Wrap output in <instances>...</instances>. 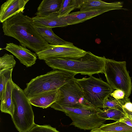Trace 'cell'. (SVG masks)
I'll return each instance as SVG.
<instances>
[{"instance_id": "1", "label": "cell", "mask_w": 132, "mask_h": 132, "mask_svg": "<svg viewBox=\"0 0 132 132\" xmlns=\"http://www.w3.org/2000/svg\"><path fill=\"white\" fill-rule=\"evenodd\" d=\"M20 11L2 23L4 34L17 40L21 45L35 52H39L48 47V44L35 27L32 18Z\"/></svg>"}, {"instance_id": "2", "label": "cell", "mask_w": 132, "mask_h": 132, "mask_svg": "<svg viewBox=\"0 0 132 132\" xmlns=\"http://www.w3.org/2000/svg\"><path fill=\"white\" fill-rule=\"evenodd\" d=\"M106 59L104 56H98L88 51L77 59L51 57L44 61L53 70L65 71L76 75L80 74L90 76L104 73Z\"/></svg>"}, {"instance_id": "3", "label": "cell", "mask_w": 132, "mask_h": 132, "mask_svg": "<svg viewBox=\"0 0 132 132\" xmlns=\"http://www.w3.org/2000/svg\"><path fill=\"white\" fill-rule=\"evenodd\" d=\"M76 75L65 71L53 70L32 79L24 90L28 99L43 93L59 89Z\"/></svg>"}, {"instance_id": "4", "label": "cell", "mask_w": 132, "mask_h": 132, "mask_svg": "<svg viewBox=\"0 0 132 132\" xmlns=\"http://www.w3.org/2000/svg\"><path fill=\"white\" fill-rule=\"evenodd\" d=\"M14 84L12 99L14 109L12 119L19 132H27L36 125L32 105L24 90Z\"/></svg>"}, {"instance_id": "5", "label": "cell", "mask_w": 132, "mask_h": 132, "mask_svg": "<svg viewBox=\"0 0 132 132\" xmlns=\"http://www.w3.org/2000/svg\"><path fill=\"white\" fill-rule=\"evenodd\" d=\"M74 79L82 90L85 99L95 108H103L105 100L114 91L110 85L100 78L92 76L88 78Z\"/></svg>"}, {"instance_id": "6", "label": "cell", "mask_w": 132, "mask_h": 132, "mask_svg": "<svg viewBox=\"0 0 132 132\" xmlns=\"http://www.w3.org/2000/svg\"><path fill=\"white\" fill-rule=\"evenodd\" d=\"M52 108L64 112L72 121L70 125H73L81 129L92 130L99 128L106 120L100 118L97 115L101 110L100 108H71L64 106Z\"/></svg>"}, {"instance_id": "7", "label": "cell", "mask_w": 132, "mask_h": 132, "mask_svg": "<svg viewBox=\"0 0 132 132\" xmlns=\"http://www.w3.org/2000/svg\"><path fill=\"white\" fill-rule=\"evenodd\" d=\"M104 73L108 83L114 90H122L128 98L131 93L132 83L125 61L106 59Z\"/></svg>"}, {"instance_id": "8", "label": "cell", "mask_w": 132, "mask_h": 132, "mask_svg": "<svg viewBox=\"0 0 132 132\" xmlns=\"http://www.w3.org/2000/svg\"><path fill=\"white\" fill-rule=\"evenodd\" d=\"M74 79L59 89L58 98L51 106V108L57 106H64L71 108H95L85 99L82 90Z\"/></svg>"}, {"instance_id": "9", "label": "cell", "mask_w": 132, "mask_h": 132, "mask_svg": "<svg viewBox=\"0 0 132 132\" xmlns=\"http://www.w3.org/2000/svg\"><path fill=\"white\" fill-rule=\"evenodd\" d=\"M86 52L69 42L62 45H50L48 47L35 53L39 60H44L51 57L77 59L84 55Z\"/></svg>"}, {"instance_id": "10", "label": "cell", "mask_w": 132, "mask_h": 132, "mask_svg": "<svg viewBox=\"0 0 132 132\" xmlns=\"http://www.w3.org/2000/svg\"><path fill=\"white\" fill-rule=\"evenodd\" d=\"M5 49L12 54L20 62L27 67H31L36 63V53L31 52L26 47L13 43L6 44Z\"/></svg>"}, {"instance_id": "11", "label": "cell", "mask_w": 132, "mask_h": 132, "mask_svg": "<svg viewBox=\"0 0 132 132\" xmlns=\"http://www.w3.org/2000/svg\"><path fill=\"white\" fill-rule=\"evenodd\" d=\"M111 10L110 9H103L80 11L71 13L61 17V18L68 26L72 25L83 22Z\"/></svg>"}, {"instance_id": "12", "label": "cell", "mask_w": 132, "mask_h": 132, "mask_svg": "<svg viewBox=\"0 0 132 132\" xmlns=\"http://www.w3.org/2000/svg\"><path fill=\"white\" fill-rule=\"evenodd\" d=\"M29 0H7L1 6L0 21L2 23L9 18L21 11L24 12L25 6Z\"/></svg>"}, {"instance_id": "13", "label": "cell", "mask_w": 132, "mask_h": 132, "mask_svg": "<svg viewBox=\"0 0 132 132\" xmlns=\"http://www.w3.org/2000/svg\"><path fill=\"white\" fill-rule=\"evenodd\" d=\"M123 4L121 2L108 3L100 0H81L78 9L80 11L103 9L119 10L122 9Z\"/></svg>"}, {"instance_id": "14", "label": "cell", "mask_w": 132, "mask_h": 132, "mask_svg": "<svg viewBox=\"0 0 132 132\" xmlns=\"http://www.w3.org/2000/svg\"><path fill=\"white\" fill-rule=\"evenodd\" d=\"M59 94L58 89L45 92L28 99L32 105L43 109L46 108L50 107L57 100Z\"/></svg>"}, {"instance_id": "15", "label": "cell", "mask_w": 132, "mask_h": 132, "mask_svg": "<svg viewBox=\"0 0 132 132\" xmlns=\"http://www.w3.org/2000/svg\"><path fill=\"white\" fill-rule=\"evenodd\" d=\"M35 25L53 28L64 27L68 26L58 16V13L51 14L43 16H36L32 18Z\"/></svg>"}, {"instance_id": "16", "label": "cell", "mask_w": 132, "mask_h": 132, "mask_svg": "<svg viewBox=\"0 0 132 132\" xmlns=\"http://www.w3.org/2000/svg\"><path fill=\"white\" fill-rule=\"evenodd\" d=\"M12 79H10L6 85L5 91L1 98L0 110L2 112L7 113L11 116L14 111V106L12 99V92L14 86Z\"/></svg>"}, {"instance_id": "17", "label": "cell", "mask_w": 132, "mask_h": 132, "mask_svg": "<svg viewBox=\"0 0 132 132\" xmlns=\"http://www.w3.org/2000/svg\"><path fill=\"white\" fill-rule=\"evenodd\" d=\"M62 1L63 0H43L39 5L35 14L41 17L58 13Z\"/></svg>"}, {"instance_id": "18", "label": "cell", "mask_w": 132, "mask_h": 132, "mask_svg": "<svg viewBox=\"0 0 132 132\" xmlns=\"http://www.w3.org/2000/svg\"><path fill=\"white\" fill-rule=\"evenodd\" d=\"M35 27L42 37L50 45H62L69 42L64 40L55 35L53 31L52 28L35 25Z\"/></svg>"}, {"instance_id": "19", "label": "cell", "mask_w": 132, "mask_h": 132, "mask_svg": "<svg viewBox=\"0 0 132 132\" xmlns=\"http://www.w3.org/2000/svg\"><path fill=\"white\" fill-rule=\"evenodd\" d=\"M98 117L106 120H111L120 121L126 116L123 108L122 109H109L101 110L98 113Z\"/></svg>"}, {"instance_id": "20", "label": "cell", "mask_w": 132, "mask_h": 132, "mask_svg": "<svg viewBox=\"0 0 132 132\" xmlns=\"http://www.w3.org/2000/svg\"><path fill=\"white\" fill-rule=\"evenodd\" d=\"M103 132H132V127L120 121L109 124H103L98 128Z\"/></svg>"}, {"instance_id": "21", "label": "cell", "mask_w": 132, "mask_h": 132, "mask_svg": "<svg viewBox=\"0 0 132 132\" xmlns=\"http://www.w3.org/2000/svg\"><path fill=\"white\" fill-rule=\"evenodd\" d=\"M81 0H63L58 16L61 18L67 15L73 10L78 9Z\"/></svg>"}, {"instance_id": "22", "label": "cell", "mask_w": 132, "mask_h": 132, "mask_svg": "<svg viewBox=\"0 0 132 132\" xmlns=\"http://www.w3.org/2000/svg\"><path fill=\"white\" fill-rule=\"evenodd\" d=\"M16 64L13 56L6 53L0 58V71L13 69Z\"/></svg>"}, {"instance_id": "23", "label": "cell", "mask_w": 132, "mask_h": 132, "mask_svg": "<svg viewBox=\"0 0 132 132\" xmlns=\"http://www.w3.org/2000/svg\"><path fill=\"white\" fill-rule=\"evenodd\" d=\"M13 70V69L5 70L0 71V98L5 91L7 82L12 79Z\"/></svg>"}, {"instance_id": "24", "label": "cell", "mask_w": 132, "mask_h": 132, "mask_svg": "<svg viewBox=\"0 0 132 132\" xmlns=\"http://www.w3.org/2000/svg\"><path fill=\"white\" fill-rule=\"evenodd\" d=\"M103 109H122V105L118 100L107 97L105 100L103 105Z\"/></svg>"}, {"instance_id": "25", "label": "cell", "mask_w": 132, "mask_h": 132, "mask_svg": "<svg viewBox=\"0 0 132 132\" xmlns=\"http://www.w3.org/2000/svg\"><path fill=\"white\" fill-rule=\"evenodd\" d=\"M27 132H60L56 128L49 125H36Z\"/></svg>"}, {"instance_id": "26", "label": "cell", "mask_w": 132, "mask_h": 132, "mask_svg": "<svg viewBox=\"0 0 132 132\" xmlns=\"http://www.w3.org/2000/svg\"><path fill=\"white\" fill-rule=\"evenodd\" d=\"M110 96L113 97L115 99L118 100L123 99L125 97H127L124 92L120 89H117L114 90L111 93Z\"/></svg>"}, {"instance_id": "27", "label": "cell", "mask_w": 132, "mask_h": 132, "mask_svg": "<svg viewBox=\"0 0 132 132\" xmlns=\"http://www.w3.org/2000/svg\"><path fill=\"white\" fill-rule=\"evenodd\" d=\"M127 110L132 112V103L130 102V99L128 98L125 101L122 106Z\"/></svg>"}, {"instance_id": "28", "label": "cell", "mask_w": 132, "mask_h": 132, "mask_svg": "<svg viewBox=\"0 0 132 132\" xmlns=\"http://www.w3.org/2000/svg\"><path fill=\"white\" fill-rule=\"evenodd\" d=\"M120 121L125 123L132 127V120L127 116Z\"/></svg>"}, {"instance_id": "29", "label": "cell", "mask_w": 132, "mask_h": 132, "mask_svg": "<svg viewBox=\"0 0 132 132\" xmlns=\"http://www.w3.org/2000/svg\"><path fill=\"white\" fill-rule=\"evenodd\" d=\"M124 111L125 113L126 116L132 120V112H130L124 108H122Z\"/></svg>"}, {"instance_id": "30", "label": "cell", "mask_w": 132, "mask_h": 132, "mask_svg": "<svg viewBox=\"0 0 132 132\" xmlns=\"http://www.w3.org/2000/svg\"><path fill=\"white\" fill-rule=\"evenodd\" d=\"M89 132H103L101 131L98 128H95L91 130Z\"/></svg>"}, {"instance_id": "31", "label": "cell", "mask_w": 132, "mask_h": 132, "mask_svg": "<svg viewBox=\"0 0 132 132\" xmlns=\"http://www.w3.org/2000/svg\"></svg>"}]
</instances>
